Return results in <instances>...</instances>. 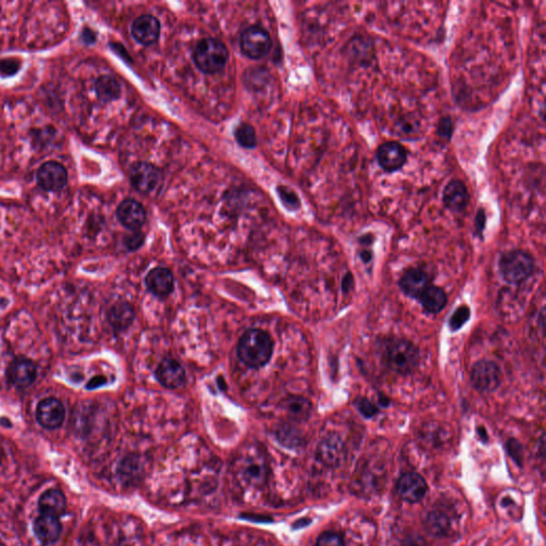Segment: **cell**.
I'll return each mask as SVG.
<instances>
[{"label": "cell", "mask_w": 546, "mask_h": 546, "mask_svg": "<svg viewBox=\"0 0 546 546\" xmlns=\"http://www.w3.org/2000/svg\"><path fill=\"white\" fill-rule=\"evenodd\" d=\"M356 409L358 410L360 414L364 416L365 418H371L373 416L377 415L379 413V407L375 405V403L371 402L369 399L364 398V397H358L356 400L354 401Z\"/></svg>", "instance_id": "d6a6232c"}, {"label": "cell", "mask_w": 546, "mask_h": 546, "mask_svg": "<svg viewBox=\"0 0 546 546\" xmlns=\"http://www.w3.org/2000/svg\"><path fill=\"white\" fill-rule=\"evenodd\" d=\"M505 448H507L508 454L513 459L514 462L518 465V466H523V448L522 445L518 443L516 439H510L505 444Z\"/></svg>", "instance_id": "e575fe53"}, {"label": "cell", "mask_w": 546, "mask_h": 546, "mask_svg": "<svg viewBox=\"0 0 546 546\" xmlns=\"http://www.w3.org/2000/svg\"><path fill=\"white\" fill-rule=\"evenodd\" d=\"M484 226H486V213H484L483 209H480L475 220V232L477 236H481Z\"/></svg>", "instance_id": "f35d334b"}, {"label": "cell", "mask_w": 546, "mask_h": 546, "mask_svg": "<svg viewBox=\"0 0 546 546\" xmlns=\"http://www.w3.org/2000/svg\"><path fill=\"white\" fill-rule=\"evenodd\" d=\"M36 419L46 429H57L63 424L65 409L61 401L55 398H46L40 401L36 407Z\"/></svg>", "instance_id": "30bf717a"}, {"label": "cell", "mask_w": 546, "mask_h": 546, "mask_svg": "<svg viewBox=\"0 0 546 546\" xmlns=\"http://www.w3.org/2000/svg\"><path fill=\"white\" fill-rule=\"evenodd\" d=\"M159 32V21L153 15H141V16L136 17L132 23V36L141 44H153L158 40Z\"/></svg>", "instance_id": "e0dca14e"}, {"label": "cell", "mask_w": 546, "mask_h": 546, "mask_svg": "<svg viewBox=\"0 0 546 546\" xmlns=\"http://www.w3.org/2000/svg\"><path fill=\"white\" fill-rule=\"evenodd\" d=\"M21 65V60L15 58L0 59V77L6 78V77L14 76L18 72Z\"/></svg>", "instance_id": "1f68e13d"}, {"label": "cell", "mask_w": 546, "mask_h": 546, "mask_svg": "<svg viewBox=\"0 0 546 546\" xmlns=\"http://www.w3.org/2000/svg\"><path fill=\"white\" fill-rule=\"evenodd\" d=\"M145 284L149 291L158 296H166L174 288V277L168 269L158 267L147 273Z\"/></svg>", "instance_id": "ffe728a7"}, {"label": "cell", "mask_w": 546, "mask_h": 546, "mask_svg": "<svg viewBox=\"0 0 546 546\" xmlns=\"http://www.w3.org/2000/svg\"><path fill=\"white\" fill-rule=\"evenodd\" d=\"M469 202V191L463 181L454 179L447 183L443 192V203L446 208L454 213H462Z\"/></svg>", "instance_id": "ac0fdd59"}, {"label": "cell", "mask_w": 546, "mask_h": 546, "mask_svg": "<svg viewBox=\"0 0 546 546\" xmlns=\"http://www.w3.org/2000/svg\"><path fill=\"white\" fill-rule=\"evenodd\" d=\"M503 382L500 367L488 360H480L473 365L471 371V383L481 394L494 392Z\"/></svg>", "instance_id": "5b68a950"}, {"label": "cell", "mask_w": 546, "mask_h": 546, "mask_svg": "<svg viewBox=\"0 0 546 546\" xmlns=\"http://www.w3.org/2000/svg\"><path fill=\"white\" fill-rule=\"evenodd\" d=\"M117 217L122 225L129 230H136L144 224L146 213L144 207L136 200L127 198L117 207Z\"/></svg>", "instance_id": "2e32d148"}, {"label": "cell", "mask_w": 546, "mask_h": 546, "mask_svg": "<svg viewBox=\"0 0 546 546\" xmlns=\"http://www.w3.org/2000/svg\"><path fill=\"white\" fill-rule=\"evenodd\" d=\"M134 311L129 303L121 302L115 304L108 314L109 322L117 331L127 328L134 321Z\"/></svg>", "instance_id": "4316f807"}, {"label": "cell", "mask_w": 546, "mask_h": 546, "mask_svg": "<svg viewBox=\"0 0 546 546\" xmlns=\"http://www.w3.org/2000/svg\"><path fill=\"white\" fill-rule=\"evenodd\" d=\"M535 259L524 250H511L499 257L498 269L503 281L512 285H520L535 272Z\"/></svg>", "instance_id": "3957f363"}, {"label": "cell", "mask_w": 546, "mask_h": 546, "mask_svg": "<svg viewBox=\"0 0 546 546\" xmlns=\"http://www.w3.org/2000/svg\"><path fill=\"white\" fill-rule=\"evenodd\" d=\"M106 382V379L102 377H97L94 378L93 380H92L91 382H90L89 384H87V387L89 388H95L97 387V386L102 385V384Z\"/></svg>", "instance_id": "b9f144b4"}, {"label": "cell", "mask_w": 546, "mask_h": 546, "mask_svg": "<svg viewBox=\"0 0 546 546\" xmlns=\"http://www.w3.org/2000/svg\"><path fill=\"white\" fill-rule=\"evenodd\" d=\"M353 277L351 273L348 272L347 274L343 277V282H341V288H343V292L350 291L353 287Z\"/></svg>", "instance_id": "ab89813d"}, {"label": "cell", "mask_w": 546, "mask_h": 546, "mask_svg": "<svg viewBox=\"0 0 546 546\" xmlns=\"http://www.w3.org/2000/svg\"><path fill=\"white\" fill-rule=\"evenodd\" d=\"M68 178L65 166L57 161L45 162L36 172V183L47 192L61 191Z\"/></svg>", "instance_id": "ba28073f"}, {"label": "cell", "mask_w": 546, "mask_h": 546, "mask_svg": "<svg viewBox=\"0 0 546 546\" xmlns=\"http://www.w3.org/2000/svg\"><path fill=\"white\" fill-rule=\"evenodd\" d=\"M378 351L384 366L397 375H410L419 364V349L407 339L386 337L378 343Z\"/></svg>", "instance_id": "6da1fadb"}, {"label": "cell", "mask_w": 546, "mask_h": 546, "mask_svg": "<svg viewBox=\"0 0 546 546\" xmlns=\"http://www.w3.org/2000/svg\"><path fill=\"white\" fill-rule=\"evenodd\" d=\"M129 178L136 191L149 194L155 191L162 183V173L154 164L138 162L130 168Z\"/></svg>", "instance_id": "52a82bcc"}, {"label": "cell", "mask_w": 546, "mask_h": 546, "mask_svg": "<svg viewBox=\"0 0 546 546\" xmlns=\"http://www.w3.org/2000/svg\"><path fill=\"white\" fill-rule=\"evenodd\" d=\"M240 48L250 59H260L270 50V36L262 27L252 26L241 34Z\"/></svg>", "instance_id": "8992f818"}, {"label": "cell", "mask_w": 546, "mask_h": 546, "mask_svg": "<svg viewBox=\"0 0 546 546\" xmlns=\"http://www.w3.org/2000/svg\"><path fill=\"white\" fill-rule=\"evenodd\" d=\"M286 410L294 419H306L311 411V405L302 397H292L286 402Z\"/></svg>", "instance_id": "f1b7e54d"}, {"label": "cell", "mask_w": 546, "mask_h": 546, "mask_svg": "<svg viewBox=\"0 0 546 546\" xmlns=\"http://www.w3.org/2000/svg\"><path fill=\"white\" fill-rule=\"evenodd\" d=\"M239 358L247 366L260 368L270 360L273 352V341L264 331L249 330L242 335L237 348Z\"/></svg>", "instance_id": "7a4b0ae2"}, {"label": "cell", "mask_w": 546, "mask_h": 546, "mask_svg": "<svg viewBox=\"0 0 546 546\" xmlns=\"http://www.w3.org/2000/svg\"><path fill=\"white\" fill-rule=\"evenodd\" d=\"M428 486L424 478L417 473H405L397 482V491L403 500L417 503L426 495Z\"/></svg>", "instance_id": "7c38bea8"}, {"label": "cell", "mask_w": 546, "mask_h": 546, "mask_svg": "<svg viewBox=\"0 0 546 546\" xmlns=\"http://www.w3.org/2000/svg\"><path fill=\"white\" fill-rule=\"evenodd\" d=\"M379 403L382 405V407H387V405H390V399H388L386 396H380Z\"/></svg>", "instance_id": "f6af8a7d"}, {"label": "cell", "mask_w": 546, "mask_h": 546, "mask_svg": "<svg viewBox=\"0 0 546 546\" xmlns=\"http://www.w3.org/2000/svg\"><path fill=\"white\" fill-rule=\"evenodd\" d=\"M33 530L36 537L43 544H53L59 540L62 532V524L59 518L41 514L34 520Z\"/></svg>", "instance_id": "d6986e66"}, {"label": "cell", "mask_w": 546, "mask_h": 546, "mask_svg": "<svg viewBox=\"0 0 546 546\" xmlns=\"http://www.w3.org/2000/svg\"><path fill=\"white\" fill-rule=\"evenodd\" d=\"M143 240H144V236L140 234V232H136V234H132V236L127 237L125 241L126 247L129 250L138 249L142 245Z\"/></svg>", "instance_id": "8d00e7d4"}, {"label": "cell", "mask_w": 546, "mask_h": 546, "mask_svg": "<svg viewBox=\"0 0 546 546\" xmlns=\"http://www.w3.org/2000/svg\"><path fill=\"white\" fill-rule=\"evenodd\" d=\"M242 475L245 481L254 486L264 483L268 478L269 467L266 461L260 456H249L243 460Z\"/></svg>", "instance_id": "603a6c76"}, {"label": "cell", "mask_w": 546, "mask_h": 546, "mask_svg": "<svg viewBox=\"0 0 546 546\" xmlns=\"http://www.w3.org/2000/svg\"><path fill=\"white\" fill-rule=\"evenodd\" d=\"M360 258H362V260L365 264H368V262H370L371 258H373V254H371L370 251L365 250V251H363L362 253H360Z\"/></svg>", "instance_id": "7bdbcfd3"}, {"label": "cell", "mask_w": 546, "mask_h": 546, "mask_svg": "<svg viewBox=\"0 0 546 546\" xmlns=\"http://www.w3.org/2000/svg\"><path fill=\"white\" fill-rule=\"evenodd\" d=\"M377 161L382 170L387 173L400 170L407 160V151L403 145L395 141H388L377 149Z\"/></svg>", "instance_id": "9c48e42d"}, {"label": "cell", "mask_w": 546, "mask_h": 546, "mask_svg": "<svg viewBox=\"0 0 546 546\" xmlns=\"http://www.w3.org/2000/svg\"><path fill=\"white\" fill-rule=\"evenodd\" d=\"M156 378L164 387L175 390L186 383V373L181 364L173 358H164L156 369Z\"/></svg>", "instance_id": "4fadbf2b"}, {"label": "cell", "mask_w": 546, "mask_h": 546, "mask_svg": "<svg viewBox=\"0 0 546 546\" xmlns=\"http://www.w3.org/2000/svg\"><path fill=\"white\" fill-rule=\"evenodd\" d=\"M144 464L139 454H128L122 459L117 466L119 478L126 482H134L142 477Z\"/></svg>", "instance_id": "d4e9b609"}, {"label": "cell", "mask_w": 546, "mask_h": 546, "mask_svg": "<svg viewBox=\"0 0 546 546\" xmlns=\"http://www.w3.org/2000/svg\"><path fill=\"white\" fill-rule=\"evenodd\" d=\"M36 366L32 360L18 358L12 360L6 369L9 382L17 388H26L31 385L36 379Z\"/></svg>", "instance_id": "8fae6325"}, {"label": "cell", "mask_w": 546, "mask_h": 546, "mask_svg": "<svg viewBox=\"0 0 546 546\" xmlns=\"http://www.w3.org/2000/svg\"><path fill=\"white\" fill-rule=\"evenodd\" d=\"M452 130H454V125H452L450 117H443V119H441L439 126H437L439 134H441V136H445V138H450Z\"/></svg>", "instance_id": "d590c367"}, {"label": "cell", "mask_w": 546, "mask_h": 546, "mask_svg": "<svg viewBox=\"0 0 546 546\" xmlns=\"http://www.w3.org/2000/svg\"><path fill=\"white\" fill-rule=\"evenodd\" d=\"M38 503L41 514L55 516V518H60V516L65 514V495L62 491L57 490V488H49V490L45 491L38 498Z\"/></svg>", "instance_id": "7402d4cb"}, {"label": "cell", "mask_w": 546, "mask_h": 546, "mask_svg": "<svg viewBox=\"0 0 546 546\" xmlns=\"http://www.w3.org/2000/svg\"><path fill=\"white\" fill-rule=\"evenodd\" d=\"M418 300L427 313L437 314L446 306L448 296L443 288L430 285L422 292Z\"/></svg>", "instance_id": "cb8c5ba5"}, {"label": "cell", "mask_w": 546, "mask_h": 546, "mask_svg": "<svg viewBox=\"0 0 546 546\" xmlns=\"http://www.w3.org/2000/svg\"><path fill=\"white\" fill-rule=\"evenodd\" d=\"M346 55L350 63L368 66L375 59V48L371 41L363 36H356L346 45Z\"/></svg>", "instance_id": "9a60e30c"}, {"label": "cell", "mask_w": 546, "mask_h": 546, "mask_svg": "<svg viewBox=\"0 0 546 546\" xmlns=\"http://www.w3.org/2000/svg\"><path fill=\"white\" fill-rule=\"evenodd\" d=\"M478 434H479L480 439H482L483 441H488V433H486V431L484 430L482 427H480V428H478L477 430Z\"/></svg>", "instance_id": "ee69618b"}, {"label": "cell", "mask_w": 546, "mask_h": 546, "mask_svg": "<svg viewBox=\"0 0 546 546\" xmlns=\"http://www.w3.org/2000/svg\"><path fill=\"white\" fill-rule=\"evenodd\" d=\"M281 196L282 198L284 200V202H285V204H287L288 206H292V208H298L299 205H300V202H299L296 194L288 191L287 189H282Z\"/></svg>", "instance_id": "74e56055"}, {"label": "cell", "mask_w": 546, "mask_h": 546, "mask_svg": "<svg viewBox=\"0 0 546 546\" xmlns=\"http://www.w3.org/2000/svg\"><path fill=\"white\" fill-rule=\"evenodd\" d=\"M405 546H426V544H424V540L422 537H416L415 539L410 537L407 543L405 544Z\"/></svg>", "instance_id": "60d3db41"}, {"label": "cell", "mask_w": 546, "mask_h": 546, "mask_svg": "<svg viewBox=\"0 0 546 546\" xmlns=\"http://www.w3.org/2000/svg\"><path fill=\"white\" fill-rule=\"evenodd\" d=\"M430 286V279L426 271L420 268H411L403 273L399 279V287L405 296L418 300L422 292Z\"/></svg>", "instance_id": "5bb4252c"}, {"label": "cell", "mask_w": 546, "mask_h": 546, "mask_svg": "<svg viewBox=\"0 0 546 546\" xmlns=\"http://www.w3.org/2000/svg\"><path fill=\"white\" fill-rule=\"evenodd\" d=\"M193 60L198 70L205 74H215L223 70L228 60V50L221 41L204 38L196 45Z\"/></svg>", "instance_id": "277c9868"}, {"label": "cell", "mask_w": 546, "mask_h": 546, "mask_svg": "<svg viewBox=\"0 0 546 546\" xmlns=\"http://www.w3.org/2000/svg\"><path fill=\"white\" fill-rule=\"evenodd\" d=\"M316 546H345V542L337 533L326 531L318 537Z\"/></svg>", "instance_id": "836d02e7"}, {"label": "cell", "mask_w": 546, "mask_h": 546, "mask_svg": "<svg viewBox=\"0 0 546 546\" xmlns=\"http://www.w3.org/2000/svg\"><path fill=\"white\" fill-rule=\"evenodd\" d=\"M345 456L343 441L337 435H328L318 447V456L326 466L336 467Z\"/></svg>", "instance_id": "44dd1931"}, {"label": "cell", "mask_w": 546, "mask_h": 546, "mask_svg": "<svg viewBox=\"0 0 546 546\" xmlns=\"http://www.w3.org/2000/svg\"><path fill=\"white\" fill-rule=\"evenodd\" d=\"M95 92L102 102H112L121 95V85L114 77L104 75L96 80Z\"/></svg>", "instance_id": "83f0119b"}, {"label": "cell", "mask_w": 546, "mask_h": 546, "mask_svg": "<svg viewBox=\"0 0 546 546\" xmlns=\"http://www.w3.org/2000/svg\"><path fill=\"white\" fill-rule=\"evenodd\" d=\"M469 317H471V309H469V306L467 305L459 306L448 320V326H449L450 331L456 332V331L460 330L469 321Z\"/></svg>", "instance_id": "4dcf8cb0"}, {"label": "cell", "mask_w": 546, "mask_h": 546, "mask_svg": "<svg viewBox=\"0 0 546 546\" xmlns=\"http://www.w3.org/2000/svg\"><path fill=\"white\" fill-rule=\"evenodd\" d=\"M424 526L427 532L432 537H444L449 532L451 522L447 514L439 510H433L427 513Z\"/></svg>", "instance_id": "484cf974"}, {"label": "cell", "mask_w": 546, "mask_h": 546, "mask_svg": "<svg viewBox=\"0 0 546 546\" xmlns=\"http://www.w3.org/2000/svg\"><path fill=\"white\" fill-rule=\"evenodd\" d=\"M235 136H236L237 142L241 146L252 149L256 145L255 132L249 124H240L235 130Z\"/></svg>", "instance_id": "f546056e"}]
</instances>
